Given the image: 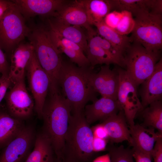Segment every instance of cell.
<instances>
[{
	"instance_id": "5",
	"label": "cell",
	"mask_w": 162,
	"mask_h": 162,
	"mask_svg": "<svg viewBox=\"0 0 162 162\" xmlns=\"http://www.w3.org/2000/svg\"><path fill=\"white\" fill-rule=\"evenodd\" d=\"M161 52L148 50L139 42L132 43L124 56V69L137 88L152 74L162 57Z\"/></svg>"
},
{
	"instance_id": "10",
	"label": "cell",
	"mask_w": 162,
	"mask_h": 162,
	"mask_svg": "<svg viewBox=\"0 0 162 162\" xmlns=\"http://www.w3.org/2000/svg\"><path fill=\"white\" fill-rule=\"evenodd\" d=\"M5 96L8 112L23 121L29 118L34 110L33 98L27 89L24 79L13 83Z\"/></svg>"
},
{
	"instance_id": "26",
	"label": "cell",
	"mask_w": 162,
	"mask_h": 162,
	"mask_svg": "<svg viewBox=\"0 0 162 162\" xmlns=\"http://www.w3.org/2000/svg\"><path fill=\"white\" fill-rule=\"evenodd\" d=\"M97 32L118 50L124 56L132 43L130 37L121 34L106 26L103 21L95 24Z\"/></svg>"
},
{
	"instance_id": "14",
	"label": "cell",
	"mask_w": 162,
	"mask_h": 162,
	"mask_svg": "<svg viewBox=\"0 0 162 162\" xmlns=\"http://www.w3.org/2000/svg\"><path fill=\"white\" fill-rule=\"evenodd\" d=\"M56 20L68 25L83 27L89 31L92 28L89 24L82 0L68 2L54 17Z\"/></svg>"
},
{
	"instance_id": "37",
	"label": "cell",
	"mask_w": 162,
	"mask_h": 162,
	"mask_svg": "<svg viewBox=\"0 0 162 162\" xmlns=\"http://www.w3.org/2000/svg\"><path fill=\"white\" fill-rule=\"evenodd\" d=\"M91 128L94 136L108 140L106 131L101 123L98 124Z\"/></svg>"
},
{
	"instance_id": "23",
	"label": "cell",
	"mask_w": 162,
	"mask_h": 162,
	"mask_svg": "<svg viewBox=\"0 0 162 162\" xmlns=\"http://www.w3.org/2000/svg\"><path fill=\"white\" fill-rule=\"evenodd\" d=\"M49 29L60 36L78 45L85 52L87 46L86 34L82 27L63 23L54 19H48Z\"/></svg>"
},
{
	"instance_id": "35",
	"label": "cell",
	"mask_w": 162,
	"mask_h": 162,
	"mask_svg": "<svg viewBox=\"0 0 162 162\" xmlns=\"http://www.w3.org/2000/svg\"><path fill=\"white\" fill-rule=\"evenodd\" d=\"M108 140L94 136L92 146L94 152L96 153L105 150Z\"/></svg>"
},
{
	"instance_id": "31",
	"label": "cell",
	"mask_w": 162,
	"mask_h": 162,
	"mask_svg": "<svg viewBox=\"0 0 162 162\" xmlns=\"http://www.w3.org/2000/svg\"><path fill=\"white\" fill-rule=\"evenodd\" d=\"M122 15V11L114 10L106 15L103 22L107 27L114 30L117 27Z\"/></svg>"
},
{
	"instance_id": "40",
	"label": "cell",
	"mask_w": 162,
	"mask_h": 162,
	"mask_svg": "<svg viewBox=\"0 0 162 162\" xmlns=\"http://www.w3.org/2000/svg\"><path fill=\"white\" fill-rule=\"evenodd\" d=\"M54 162H64L62 160L57 158L56 157Z\"/></svg>"
},
{
	"instance_id": "25",
	"label": "cell",
	"mask_w": 162,
	"mask_h": 162,
	"mask_svg": "<svg viewBox=\"0 0 162 162\" xmlns=\"http://www.w3.org/2000/svg\"><path fill=\"white\" fill-rule=\"evenodd\" d=\"M25 126L23 121L0 110V150L16 138Z\"/></svg>"
},
{
	"instance_id": "27",
	"label": "cell",
	"mask_w": 162,
	"mask_h": 162,
	"mask_svg": "<svg viewBox=\"0 0 162 162\" xmlns=\"http://www.w3.org/2000/svg\"><path fill=\"white\" fill-rule=\"evenodd\" d=\"M90 25L103 21L112 10L110 0H82Z\"/></svg>"
},
{
	"instance_id": "32",
	"label": "cell",
	"mask_w": 162,
	"mask_h": 162,
	"mask_svg": "<svg viewBox=\"0 0 162 162\" xmlns=\"http://www.w3.org/2000/svg\"><path fill=\"white\" fill-rule=\"evenodd\" d=\"M13 84L8 75H1L0 77V104L4 98L7 91Z\"/></svg>"
},
{
	"instance_id": "39",
	"label": "cell",
	"mask_w": 162,
	"mask_h": 162,
	"mask_svg": "<svg viewBox=\"0 0 162 162\" xmlns=\"http://www.w3.org/2000/svg\"><path fill=\"white\" fill-rule=\"evenodd\" d=\"M92 162H111L110 156L108 153L95 158Z\"/></svg>"
},
{
	"instance_id": "13",
	"label": "cell",
	"mask_w": 162,
	"mask_h": 162,
	"mask_svg": "<svg viewBox=\"0 0 162 162\" xmlns=\"http://www.w3.org/2000/svg\"><path fill=\"white\" fill-rule=\"evenodd\" d=\"M24 18L36 15L54 17L68 2L64 0H14Z\"/></svg>"
},
{
	"instance_id": "36",
	"label": "cell",
	"mask_w": 162,
	"mask_h": 162,
	"mask_svg": "<svg viewBox=\"0 0 162 162\" xmlns=\"http://www.w3.org/2000/svg\"><path fill=\"white\" fill-rule=\"evenodd\" d=\"M132 150L135 162H152V158L148 155L134 148Z\"/></svg>"
},
{
	"instance_id": "38",
	"label": "cell",
	"mask_w": 162,
	"mask_h": 162,
	"mask_svg": "<svg viewBox=\"0 0 162 162\" xmlns=\"http://www.w3.org/2000/svg\"><path fill=\"white\" fill-rule=\"evenodd\" d=\"M13 4L12 0H0V20Z\"/></svg>"
},
{
	"instance_id": "7",
	"label": "cell",
	"mask_w": 162,
	"mask_h": 162,
	"mask_svg": "<svg viewBox=\"0 0 162 162\" xmlns=\"http://www.w3.org/2000/svg\"><path fill=\"white\" fill-rule=\"evenodd\" d=\"M31 31L14 3L0 20V47L6 52L12 53L15 47L28 37Z\"/></svg>"
},
{
	"instance_id": "17",
	"label": "cell",
	"mask_w": 162,
	"mask_h": 162,
	"mask_svg": "<svg viewBox=\"0 0 162 162\" xmlns=\"http://www.w3.org/2000/svg\"><path fill=\"white\" fill-rule=\"evenodd\" d=\"M34 52L30 43L19 44L12 52L9 75L13 84L25 78L27 67Z\"/></svg>"
},
{
	"instance_id": "16",
	"label": "cell",
	"mask_w": 162,
	"mask_h": 162,
	"mask_svg": "<svg viewBox=\"0 0 162 162\" xmlns=\"http://www.w3.org/2000/svg\"><path fill=\"white\" fill-rule=\"evenodd\" d=\"M122 110L117 100L101 97L86 105L83 111L88 123L90 125L97 121L101 122Z\"/></svg>"
},
{
	"instance_id": "9",
	"label": "cell",
	"mask_w": 162,
	"mask_h": 162,
	"mask_svg": "<svg viewBox=\"0 0 162 162\" xmlns=\"http://www.w3.org/2000/svg\"><path fill=\"white\" fill-rule=\"evenodd\" d=\"M116 68L119 79L117 100L124 112L128 126H132L135 124V117L143 107L138 96L137 88L125 70L120 67Z\"/></svg>"
},
{
	"instance_id": "29",
	"label": "cell",
	"mask_w": 162,
	"mask_h": 162,
	"mask_svg": "<svg viewBox=\"0 0 162 162\" xmlns=\"http://www.w3.org/2000/svg\"><path fill=\"white\" fill-rule=\"evenodd\" d=\"M107 148L111 162H135L132 149L123 145L117 147L112 145Z\"/></svg>"
},
{
	"instance_id": "33",
	"label": "cell",
	"mask_w": 162,
	"mask_h": 162,
	"mask_svg": "<svg viewBox=\"0 0 162 162\" xmlns=\"http://www.w3.org/2000/svg\"><path fill=\"white\" fill-rule=\"evenodd\" d=\"M152 157L154 158V162H162V136L156 142Z\"/></svg>"
},
{
	"instance_id": "22",
	"label": "cell",
	"mask_w": 162,
	"mask_h": 162,
	"mask_svg": "<svg viewBox=\"0 0 162 162\" xmlns=\"http://www.w3.org/2000/svg\"><path fill=\"white\" fill-rule=\"evenodd\" d=\"M87 46L85 52L92 68L98 64L110 65L113 61L102 47L99 42L98 34L93 28L87 31Z\"/></svg>"
},
{
	"instance_id": "15",
	"label": "cell",
	"mask_w": 162,
	"mask_h": 162,
	"mask_svg": "<svg viewBox=\"0 0 162 162\" xmlns=\"http://www.w3.org/2000/svg\"><path fill=\"white\" fill-rule=\"evenodd\" d=\"M139 91L143 109L162 99V58L155 65L152 75L141 85Z\"/></svg>"
},
{
	"instance_id": "34",
	"label": "cell",
	"mask_w": 162,
	"mask_h": 162,
	"mask_svg": "<svg viewBox=\"0 0 162 162\" xmlns=\"http://www.w3.org/2000/svg\"><path fill=\"white\" fill-rule=\"evenodd\" d=\"M10 68L5 54L0 47V74L1 75H9Z\"/></svg>"
},
{
	"instance_id": "24",
	"label": "cell",
	"mask_w": 162,
	"mask_h": 162,
	"mask_svg": "<svg viewBox=\"0 0 162 162\" xmlns=\"http://www.w3.org/2000/svg\"><path fill=\"white\" fill-rule=\"evenodd\" d=\"M112 10L126 11L135 16L140 12L147 10L154 13L160 8L159 0H110Z\"/></svg>"
},
{
	"instance_id": "11",
	"label": "cell",
	"mask_w": 162,
	"mask_h": 162,
	"mask_svg": "<svg viewBox=\"0 0 162 162\" xmlns=\"http://www.w3.org/2000/svg\"><path fill=\"white\" fill-rule=\"evenodd\" d=\"M36 134L32 125L25 126L0 154V162H25L33 148Z\"/></svg>"
},
{
	"instance_id": "19",
	"label": "cell",
	"mask_w": 162,
	"mask_h": 162,
	"mask_svg": "<svg viewBox=\"0 0 162 162\" xmlns=\"http://www.w3.org/2000/svg\"><path fill=\"white\" fill-rule=\"evenodd\" d=\"M48 29L53 44L60 54H65L69 58L71 62L76 64L79 67L91 66L83 49L80 46Z\"/></svg>"
},
{
	"instance_id": "6",
	"label": "cell",
	"mask_w": 162,
	"mask_h": 162,
	"mask_svg": "<svg viewBox=\"0 0 162 162\" xmlns=\"http://www.w3.org/2000/svg\"><path fill=\"white\" fill-rule=\"evenodd\" d=\"M134 17L135 26L130 36L132 42H139L146 49L150 51H161L162 14L144 10Z\"/></svg>"
},
{
	"instance_id": "20",
	"label": "cell",
	"mask_w": 162,
	"mask_h": 162,
	"mask_svg": "<svg viewBox=\"0 0 162 162\" xmlns=\"http://www.w3.org/2000/svg\"><path fill=\"white\" fill-rule=\"evenodd\" d=\"M101 122L107 132L108 140L112 143L127 141L131 145L132 139L123 110Z\"/></svg>"
},
{
	"instance_id": "28",
	"label": "cell",
	"mask_w": 162,
	"mask_h": 162,
	"mask_svg": "<svg viewBox=\"0 0 162 162\" xmlns=\"http://www.w3.org/2000/svg\"><path fill=\"white\" fill-rule=\"evenodd\" d=\"M140 115L143 122L141 125L145 127H152L162 134V102L158 100L150 104L137 115Z\"/></svg>"
},
{
	"instance_id": "12",
	"label": "cell",
	"mask_w": 162,
	"mask_h": 162,
	"mask_svg": "<svg viewBox=\"0 0 162 162\" xmlns=\"http://www.w3.org/2000/svg\"><path fill=\"white\" fill-rule=\"evenodd\" d=\"M89 81L94 91L101 97L117 100L119 79L116 68L111 70L110 65L101 66L98 73H91Z\"/></svg>"
},
{
	"instance_id": "30",
	"label": "cell",
	"mask_w": 162,
	"mask_h": 162,
	"mask_svg": "<svg viewBox=\"0 0 162 162\" xmlns=\"http://www.w3.org/2000/svg\"><path fill=\"white\" fill-rule=\"evenodd\" d=\"M120 20L114 30L122 35H127L133 31L135 24V20L131 13L123 11Z\"/></svg>"
},
{
	"instance_id": "2",
	"label": "cell",
	"mask_w": 162,
	"mask_h": 162,
	"mask_svg": "<svg viewBox=\"0 0 162 162\" xmlns=\"http://www.w3.org/2000/svg\"><path fill=\"white\" fill-rule=\"evenodd\" d=\"M70 103L59 88L49 90L44 106L42 118L43 130L50 139L56 157L62 159L65 136L71 116Z\"/></svg>"
},
{
	"instance_id": "18",
	"label": "cell",
	"mask_w": 162,
	"mask_h": 162,
	"mask_svg": "<svg viewBox=\"0 0 162 162\" xmlns=\"http://www.w3.org/2000/svg\"><path fill=\"white\" fill-rule=\"evenodd\" d=\"M132 139L130 146L148 155L152 158L154 143L162 134L152 127H145L136 124L128 126Z\"/></svg>"
},
{
	"instance_id": "4",
	"label": "cell",
	"mask_w": 162,
	"mask_h": 162,
	"mask_svg": "<svg viewBox=\"0 0 162 162\" xmlns=\"http://www.w3.org/2000/svg\"><path fill=\"white\" fill-rule=\"evenodd\" d=\"M27 37L39 64L48 76L49 88H57L63 60L53 44L49 29L43 27L34 28L31 30Z\"/></svg>"
},
{
	"instance_id": "21",
	"label": "cell",
	"mask_w": 162,
	"mask_h": 162,
	"mask_svg": "<svg viewBox=\"0 0 162 162\" xmlns=\"http://www.w3.org/2000/svg\"><path fill=\"white\" fill-rule=\"evenodd\" d=\"M56 158L51 140L42 130L36 134L32 150L25 162H54Z\"/></svg>"
},
{
	"instance_id": "3",
	"label": "cell",
	"mask_w": 162,
	"mask_h": 162,
	"mask_svg": "<svg viewBox=\"0 0 162 162\" xmlns=\"http://www.w3.org/2000/svg\"><path fill=\"white\" fill-rule=\"evenodd\" d=\"M93 137L83 112L71 115L61 160L64 162H92L96 153L93 148Z\"/></svg>"
},
{
	"instance_id": "1",
	"label": "cell",
	"mask_w": 162,
	"mask_h": 162,
	"mask_svg": "<svg viewBox=\"0 0 162 162\" xmlns=\"http://www.w3.org/2000/svg\"><path fill=\"white\" fill-rule=\"evenodd\" d=\"M94 68L80 67L73 63L63 61L58 78V85L63 96L68 101L71 114L83 112L89 101L98 98L90 83L89 77Z\"/></svg>"
},
{
	"instance_id": "8",
	"label": "cell",
	"mask_w": 162,
	"mask_h": 162,
	"mask_svg": "<svg viewBox=\"0 0 162 162\" xmlns=\"http://www.w3.org/2000/svg\"><path fill=\"white\" fill-rule=\"evenodd\" d=\"M29 89L34 101V110L39 118L48 93L50 80L39 64L34 52L26 69Z\"/></svg>"
}]
</instances>
